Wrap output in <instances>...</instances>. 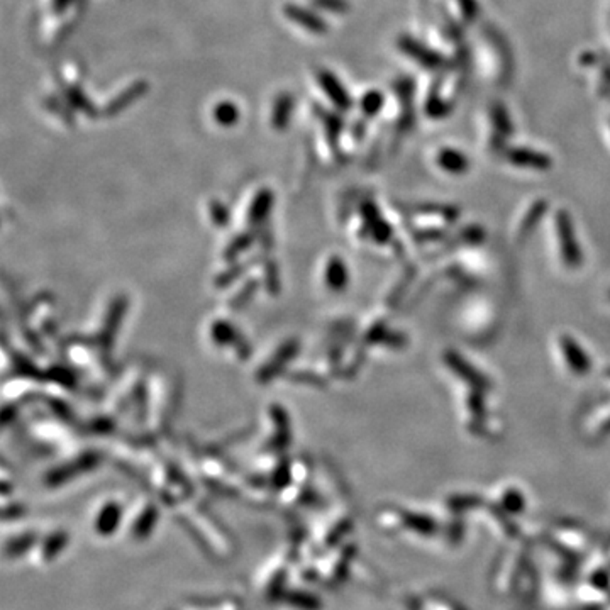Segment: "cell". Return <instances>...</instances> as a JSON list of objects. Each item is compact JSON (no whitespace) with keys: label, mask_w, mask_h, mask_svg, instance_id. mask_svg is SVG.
Instances as JSON below:
<instances>
[{"label":"cell","mask_w":610,"mask_h":610,"mask_svg":"<svg viewBox=\"0 0 610 610\" xmlns=\"http://www.w3.org/2000/svg\"><path fill=\"white\" fill-rule=\"evenodd\" d=\"M283 16L294 22V24L300 26V28H304L305 31L312 34L328 33V22H325L319 14L307 9V7L298 6V3H287V6L283 7Z\"/></svg>","instance_id":"6da1fadb"},{"label":"cell","mask_w":610,"mask_h":610,"mask_svg":"<svg viewBox=\"0 0 610 610\" xmlns=\"http://www.w3.org/2000/svg\"><path fill=\"white\" fill-rule=\"evenodd\" d=\"M317 82H319L321 89L324 90V93L328 96L329 100L336 105L339 111H348L351 107V97L348 93V90L344 89L343 83L337 80V77L332 71L329 70H321L317 73Z\"/></svg>","instance_id":"7a4b0ae2"},{"label":"cell","mask_w":610,"mask_h":610,"mask_svg":"<svg viewBox=\"0 0 610 610\" xmlns=\"http://www.w3.org/2000/svg\"><path fill=\"white\" fill-rule=\"evenodd\" d=\"M558 237L559 244H562V256L564 263L568 267H577L582 256H580V249L577 246V237H575L573 227H571V221L568 219L566 214H559L558 217Z\"/></svg>","instance_id":"3957f363"},{"label":"cell","mask_w":610,"mask_h":610,"mask_svg":"<svg viewBox=\"0 0 610 610\" xmlns=\"http://www.w3.org/2000/svg\"><path fill=\"white\" fill-rule=\"evenodd\" d=\"M562 351L566 363L570 365V368L578 375H585L590 371V359L585 355V351H582V348L578 346L573 341V337L564 336L562 339Z\"/></svg>","instance_id":"277c9868"},{"label":"cell","mask_w":610,"mask_h":610,"mask_svg":"<svg viewBox=\"0 0 610 610\" xmlns=\"http://www.w3.org/2000/svg\"><path fill=\"white\" fill-rule=\"evenodd\" d=\"M146 92H147V83L145 82L132 83V85H129L123 93H119V96L109 102L107 107H105V114H109V116H116V114L124 111V109L129 107L131 104H134V102L145 96Z\"/></svg>","instance_id":"5b68a950"},{"label":"cell","mask_w":610,"mask_h":610,"mask_svg":"<svg viewBox=\"0 0 610 610\" xmlns=\"http://www.w3.org/2000/svg\"><path fill=\"white\" fill-rule=\"evenodd\" d=\"M509 160L517 166H524V168H534V170H546L551 166V160L543 153H537L532 150H514L510 151Z\"/></svg>","instance_id":"8992f818"},{"label":"cell","mask_w":610,"mask_h":610,"mask_svg":"<svg viewBox=\"0 0 610 610\" xmlns=\"http://www.w3.org/2000/svg\"><path fill=\"white\" fill-rule=\"evenodd\" d=\"M295 100L291 93H280L273 102V112H271V124L276 129H285L289 126L291 112H294Z\"/></svg>","instance_id":"52a82bcc"},{"label":"cell","mask_w":610,"mask_h":610,"mask_svg":"<svg viewBox=\"0 0 610 610\" xmlns=\"http://www.w3.org/2000/svg\"><path fill=\"white\" fill-rule=\"evenodd\" d=\"M446 361L449 363L451 370H453L454 373L460 375V377H463L465 380L469 382L472 385H475L476 390H480L482 386L487 385V382H485V378L482 377V375H480L476 370H473L472 366L465 361V359L460 358V356L448 355L446 356Z\"/></svg>","instance_id":"ba28073f"},{"label":"cell","mask_w":610,"mask_h":610,"mask_svg":"<svg viewBox=\"0 0 610 610\" xmlns=\"http://www.w3.org/2000/svg\"><path fill=\"white\" fill-rule=\"evenodd\" d=\"M212 117H214L215 123L222 127L236 126L237 120H240V117H241L240 107H237L234 102L222 100V102H219V104L214 105V109H212Z\"/></svg>","instance_id":"9c48e42d"},{"label":"cell","mask_w":610,"mask_h":610,"mask_svg":"<svg viewBox=\"0 0 610 610\" xmlns=\"http://www.w3.org/2000/svg\"><path fill=\"white\" fill-rule=\"evenodd\" d=\"M438 165L448 173H463L468 170L469 161L463 153L454 150H442L438 154Z\"/></svg>","instance_id":"30bf717a"},{"label":"cell","mask_w":610,"mask_h":610,"mask_svg":"<svg viewBox=\"0 0 610 610\" xmlns=\"http://www.w3.org/2000/svg\"><path fill=\"white\" fill-rule=\"evenodd\" d=\"M404 524L412 530H415V532L422 534V536H433L436 530H438V524H436L433 519L426 517V515L404 514Z\"/></svg>","instance_id":"8fae6325"},{"label":"cell","mask_w":610,"mask_h":610,"mask_svg":"<svg viewBox=\"0 0 610 610\" xmlns=\"http://www.w3.org/2000/svg\"><path fill=\"white\" fill-rule=\"evenodd\" d=\"M64 93H66V98L70 100V104L73 105V107L80 109V111L87 112L89 116H93V114H96L92 102L85 97V93H83L80 89H77V87H68V89H64Z\"/></svg>","instance_id":"7c38bea8"},{"label":"cell","mask_w":610,"mask_h":610,"mask_svg":"<svg viewBox=\"0 0 610 610\" xmlns=\"http://www.w3.org/2000/svg\"><path fill=\"white\" fill-rule=\"evenodd\" d=\"M359 105H361L363 114H365V116H370L371 117V116H375V114L380 112L382 105H384V96H382V92H377V90H371V92L365 93V96H363L361 102H359Z\"/></svg>","instance_id":"4fadbf2b"},{"label":"cell","mask_w":610,"mask_h":610,"mask_svg":"<svg viewBox=\"0 0 610 610\" xmlns=\"http://www.w3.org/2000/svg\"><path fill=\"white\" fill-rule=\"evenodd\" d=\"M400 46L405 53H409L411 56H414V58L419 60V62H422L426 64H433V63L438 62L433 53H426L422 48L419 46V44L412 43V39H402Z\"/></svg>","instance_id":"5bb4252c"},{"label":"cell","mask_w":610,"mask_h":610,"mask_svg":"<svg viewBox=\"0 0 610 610\" xmlns=\"http://www.w3.org/2000/svg\"><path fill=\"white\" fill-rule=\"evenodd\" d=\"M502 509L509 514H517L524 509V497L521 495V492L517 490H509L503 494L502 497Z\"/></svg>","instance_id":"9a60e30c"},{"label":"cell","mask_w":610,"mask_h":610,"mask_svg":"<svg viewBox=\"0 0 610 610\" xmlns=\"http://www.w3.org/2000/svg\"><path fill=\"white\" fill-rule=\"evenodd\" d=\"M316 7L322 10H328L332 14H344L350 10V2L348 0H312Z\"/></svg>","instance_id":"2e32d148"},{"label":"cell","mask_w":610,"mask_h":610,"mask_svg":"<svg viewBox=\"0 0 610 610\" xmlns=\"http://www.w3.org/2000/svg\"><path fill=\"white\" fill-rule=\"evenodd\" d=\"M473 505H476V499L473 497H456L449 502L451 509L458 510V512H460V510H465L466 507H473Z\"/></svg>","instance_id":"e0dca14e"},{"label":"cell","mask_w":610,"mask_h":610,"mask_svg":"<svg viewBox=\"0 0 610 610\" xmlns=\"http://www.w3.org/2000/svg\"><path fill=\"white\" fill-rule=\"evenodd\" d=\"M593 585L598 586V589H607L609 586L607 575H605L604 571H598V573L593 577Z\"/></svg>","instance_id":"ac0fdd59"},{"label":"cell","mask_w":610,"mask_h":610,"mask_svg":"<svg viewBox=\"0 0 610 610\" xmlns=\"http://www.w3.org/2000/svg\"><path fill=\"white\" fill-rule=\"evenodd\" d=\"M70 3H71V0H55V2H53V9L58 10V12H60V10L66 9V7L70 6Z\"/></svg>","instance_id":"d6986e66"}]
</instances>
